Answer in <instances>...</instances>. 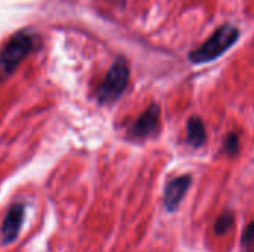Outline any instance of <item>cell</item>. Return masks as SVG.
<instances>
[{
	"instance_id": "obj_6",
	"label": "cell",
	"mask_w": 254,
	"mask_h": 252,
	"mask_svg": "<svg viewBox=\"0 0 254 252\" xmlns=\"http://www.w3.org/2000/svg\"><path fill=\"white\" fill-rule=\"evenodd\" d=\"M24 212H25V206L22 203H13L4 220L1 224V238H3V244H10L16 239L21 226H22V220H24Z\"/></svg>"
},
{
	"instance_id": "obj_2",
	"label": "cell",
	"mask_w": 254,
	"mask_h": 252,
	"mask_svg": "<svg viewBox=\"0 0 254 252\" xmlns=\"http://www.w3.org/2000/svg\"><path fill=\"white\" fill-rule=\"evenodd\" d=\"M34 49V36L27 31L15 33L0 49V82L7 79Z\"/></svg>"
},
{
	"instance_id": "obj_4",
	"label": "cell",
	"mask_w": 254,
	"mask_h": 252,
	"mask_svg": "<svg viewBox=\"0 0 254 252\" xmlns=\"http://www.w3.org/2000/svg\"><path fill=\"white\" fill-rule=\"evenodd\" d=\"M161 108L158 104H150L129 128V137L132 140H146L153 135L159 128Z\"/></svg>"
},
{
	"instance_id": "obj_5",
	"label": "cell",
	"mask_w": 254,
	"mask_h": 252,
	"mask_svg": "<svg viewBox=\"0 0 254 252\" xmlns=\"http://www.w3.org/2000/svg\"><path fill=\"white\" fill-rule=\"evenodd\" d=\"M190 183H192L190 175H182V177H177V178L171 180L167 184L165 193H164V205H165L167 211L173 212V211L177 209V206L183 201L186 192L189 190Z\"/></svg>"
},
{
	"instance_id": "obj_8",
	"label": "cell",
	"mask_w": 254,
	"mask_h": 252,
	"mask_svg": "<svg viewBox=\"0 0 254 252\" xmlns=\"http://www.w3.org/2000/svg\"><path fill=\"white\" fill-rule=\"evenodd\" d=\"M234 224V215L231 212H225L216 223V233L217 235H223L226 233Z\"/></svg>"
},
{
	"instance_id": "obj_9",
	"label": "cell",
	"mask_w": 254,
	"mask_h": 252,
	"mask_svg": "<svg viewBox=\"0 0 254 252\" xmlns=\"http://www.w3.org/2000/svg\"><path fill=\"white\" fill-rule=\"evenodd\" d=\"M240 149V138L235 132H229L226 140H225V150L229 156H234L238 153Z\"/></svg>"
},
{
	"instance_id": "obj_7",
	"label": "cell",
	"mask_w": 254,
	"mask_h": 252,
	"mask_svg": "<svg viewBox=\"0 0 254 252\" xmlns=\"http://www.w3.org/2000/svg\"><path fill=\"white\" fill-rule=\"evenodd\" d=\"M188 143L192 147H201L205 141H207V131H205V125L199 117H190L188 120Z\"/></svg>"
},
{
	"instance_id": "obj_10",
	"label": "cell",
	"mask_w": 254,
	"mask_h": 252,
	"mask_svg": "<svg viewBox=\"0 0 254 252\" xmlns=\"http://www.w3.org/2000/svg\"><path fill=\"white\" fill-rule=\"evenodd\" d=\"M243 247L246 252H254V223H252L243 236Z\"/></svg>"
},
{
	"instance_id": "obj_3",
	"label": "cell",
	"mask_w": 254,
	"mask_h": 252,
	"mask_svg": "<svg viewBox=\"0 0 254 252\" xmlns=\"http://www.w3.org/2000/svg\"><path fill=\"white\" fill-rule=\"evenodd\" d=\"M129 82V65L125 58H118L109 68L104 79L95 89V100L100 104H113L125 92Z\"/></svg>"
},
{
	"instance_id": "obj_1",
	"label": "cell",
	"mask_w": 254,
	"mask_h": 252,
	"mask_svg": "<svg viewBox=\"0 0 254 252\" xmlns=\"http://www.w3.org/2000/svg\"><path fill=\"white\" fill-rule=\"evenodd\" d=\"M240 39V30L232 24H225L219 27L199 48L189 53V61L192 64H207L223 53H226Z\"/></svg>"
}]
</instances>
